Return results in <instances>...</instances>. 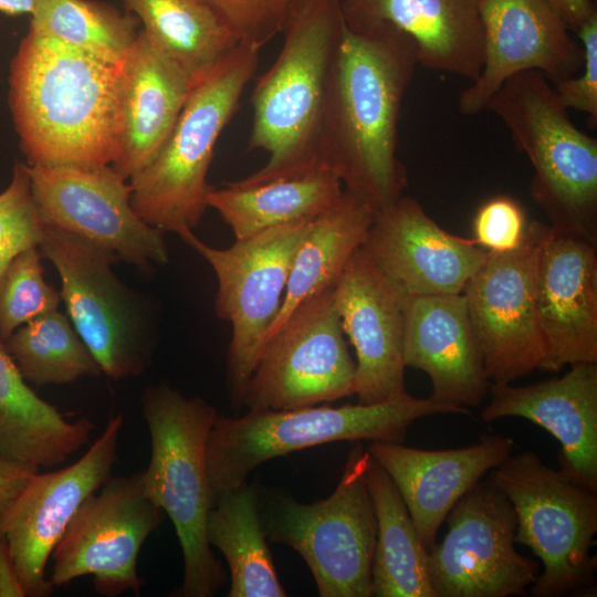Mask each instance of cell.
Instances as JSON below:
<instances>
[{"instance_id": "cell-1", "label": "cell", "mask_w": 597, "mask_h": 597, "mask_svg": "<svg viewBox=\"0 0 597 597\" xmlns=\"http://www.w3.org/2000/svg\"><path fill=\"white\" fill-rule=\"evenodd\" d=\"M345 22V21H344ZM418 64L411 38L391 24H346L334 60L318 140V163L346 192L378 212L407 185L397 157L404 96Z\"/></svg>"}, {"instance_id": "cell-2", "label": "cell", "mask_w": 597, "mask_h": 597, "mask_svg": "<svg viewBox=\"0 0 597 597\" xmlns=\"http://www.w3.org/2000/svg\"><path fill=\"white\" fill-rule=\"evenodd\" d=\"M119 65L28 31L9 76V107L28 165H112Z\"/></svg>"}, {"instance_id": "cell-3", "label": "cell", "mask_w": 597, "mask_h": 597, "mask_svg": "<svg viewBox=\"0 0 597 597\" xmlns=\"http://www.w3.org/2000/svg\"><path fill=\"white\" fill-rule=\"evenodd\" d=\"M345 22L341 0H295L283 45L252 91L248 149L265 165L243 178L259 182L322 166L318 140L327 90Z\"/></svg>"}, {"instance_id": "cell-4", "label": "cell", "mask_w": 597, "mask_h": 597, "mask_svg": "<svg viewBox=\"0 0 597 597\" xmlns=\"http://www.w3.org/2000/svg\"><path fill=\"white\" fill-rule=\"evenodd\" d=\"M260 49L239 43L196 82L169 136L128 181L132 206L147 224L184 241L198 227L213 190L207 175L216 144L253 80Z\"/></svg>"}, {"instance_id": "cell-5", "label": "cell", "mask_w": 597, "mask_h": 597, "mask_svg": "<svg viewBox=\"0 0 597 597\" xmlns=\"http://www.w3.org/2000/svg\"><path fill=\"white\" fill-rule=\"evenodd\" d=\"M438 413L471 415L468 408L411 395L373 405L249 409L241 417L217 413L206 448L212 504L218 494L241 485L271 459L337 441L402 443L413 421Z\"/></svg>"}, {"instance_id": "cell-6", "label": "cell", "mask_w": 597, "mask_h": 597, "mask_svg": "<svg viewBox=\"0 0 597 597\" xmlns=\"http://www.w3.org/2000/svg\"><path fill=\"white\" fill-rule=\"evenodd\" d=\"M151 454L142 472L147 496L170 517L184 557L179 595L210 597L227 575L206 535L212 506L206 448L217 410L206 400L187 398L166 384L145 388L142 396Z\"/></svg>"}, {"instance_id": "cell-7", "label": "cell", "mask_w": 597, "mask_h": 597, "mask_svg": "<svg viewBox=\"0 0 597 597\" xmlns=\"http://www.w3.org/2000/svg\"><path fill=\"white\" fill-rule=\"evenodd\" d=\"M534 168L530 193L555 231L596 243L597 139L578 129L553 84L537 71L506 80L486 108Z\"/></svg>"}, {"instance_id": "cell-8", "label": "cell", "mask_w": 597, "mask_h": 597, "mask_svg": "<svg viewBox=\"0 0 597 597\" xmlns=\"http://www.w3.org/2000/svg\"><path fill=\"white\" fill-rule=\"evenodd\" d=\"M369 453L356 441L334 492L301 503L272 488H256L268 541L295 549L320 596L370 597L377 523L366 483Z\"/></svg>"}, {"instance_id": "cell-9", "label": "cell", "mask_w": 597, "mask_h": 597, "mask_svg": "<svg viewBox=\"0 0 597 597\" xmlns=\"http://www.w3.org/2000/svg\"><path fill=\"white\" fill-rule=\"evenodd\" d=\"M489 479L509 498L516 514L515 542L541 561L528 593L535 597L593 595L597 492L554 469L533 451L511 454Z\"/></svg>"}, {"instance_id": "cell-10", "label": "cell", "mask_w": 597, "mask_h": 597, "mask_svg": "<svg viewBox=\"0 0 597 597\" xmlns=\"http://www.w3.org/2000/svg\"><path fill=\"white\" fill-rule=\"evenodd\" d=\"M38 248L56 269L69 318L102 373L114 380L140 375L153 352L148 321L137 295L113 272L115 260L49 224Z\"/></svg>"}, {"instance_id": "cell-11", "label": "cell", "mask_w": 597, "mask_h": 597, "mask_svg": "<svg viewBox=\"0 0 597 597\" xmlns=\"http://www.w3.org/2000/svg\"><path fill=\"white\" fill-rule=\"evenodd\" d=\"M314 219L266 229L235 240L227 249L210 247L195 233L185 241L206 259L217 276L214 310L232 326L228 379L237 401L279 314L293 258Z\"/></svg>"}, {"instance_id": "cell-12", "label": "cell", "mask_w": 597, "mask_h": 597, "mask_svg": "<svg viewBox=\"0 0 597 597\" xmlns=\"http://www.w3.org/2000/svg\"><path fill=\"white\" fill-rule=\"evenodd\" d=\"M443 540L428 551L436 597L526 596L540 563L515 548L516 514L490 479L478 481L446 517Z\"/></svg>"}, {"instance_id": "cell-13", "label": "cell", "mask_w": 597, "mask_h": 597, "mask_svg": "<svg viewBox=\"0 0 597 597\" xmlns=\"http://www.w3.org/2000/svg\"><path fill=\"white\" fill-rule=\"evenodd\" d=\"M327 290L295 308L268 341L237 404L289 410L354 395L353 360Z\"/></svg>"}, {"instance_id": "cell-14", "label": "cell", "mask_w": 597, "mask_h": 597, "mask_svg": "<svg viewBox=\"0 0 597 597\" xmlns=\"http://www.w3.org/2000/svg\"><path fill=\"white\" fill-rule=\"evenodd\" d=\"M547 224H527L509 252L486 251L462 294L491 383L511 384L540 369L546 344L536 310V262Z\"/></svg>"}, {"instance_id": "cell-15", "label": "cell", "mask_w": 597, "mask_h": 597, "mask_svg": "<svg viewBox=\"0 0 597 597\" xmlns=\"http://www.w3.org/2000/svg\"><path fill=\"white\" fill-rule=\"evenodd\" d=\"M27 169L46 224L85 240L115 261L143 270L168 262L164 232L135 212L130 184L112 165L84 168L27 164Z\"/></svg>"}, {"instance_id": "cell-16", "label": "cell", "mask_w": 597, "mask_h": 597, "mask_svg": "<svg viewBox=\"0 0 597 597\" xmlns=\"http://www.w3.org/2000/svg\"><path fill=\"white\" fill-rule=\"evenodd\" d=\"M161 510L147 496L142 472L108 479L76 511L52 552L53 587L93 576L95 590L107 597L139 594L140 548L158 527Z\"/></svg>"}, {"instance_id": "cell-17", "label": "cell", "mask_w": 597, "mask_h": 597, "mask_svg": "<svg viewBox=\"0 0 597 597\" xmlns=\"http://www.w3.org/2000/svg\"><path fill=\"white\" fill-rule=\"evenodd\" d=\"M123 423L122 413L109 417L103 433L76 462L34 473L0 515V536L25 597L51 595L49 557L83 502L111 478Z\"/></svg>"}, {"instance_id": "cell-18", "label": "cell", "mask_w": 597, "mask_h": 597, "mask_svg": "<svg viewBox=\"0 0 597 597\" xmlns=\"http://www.w3.org/2000/svg\"><path fill=\"white\" fill-rule=\"evenodd\" d=\"M483 65L480 75L462 90L459 112L481 113L502 84L525 71L542 73L552 84L577 74L582 45L547 0H482Z\"/></svg>"}, {"instance_id": "cell-19", "label": "cell", "mask_w": 597, "mask_h": 597, "mask_svg": "<svg viewBox=\"0 0 597 597\" xmlns=\"http://www.w3.org/2000/svg\"><path fill=\"white\" fill-rule=\"evenodd\" d=\"M407 298L362 247L334 287V306L356 353L354 395L358 404L410 396L405 385L404 359Z\"/></svg>"}, {"instance_id": "cell-20", "label": "cell", "mask_w": 597, "mask_h": 597, "mask_svg": "<svg viewBox=\"0 0 597 597\" xmlns=\"http://www.w3.org/2000/svg\"><path fill=\"white\" fill-rule=\"evenodd\" d=\"M362 249L408 296L461 294L486 255L407 196L375 213Z\"/></svg>"}, {"instance_id": "cell-21", "label": "cell", "mask_w": 597, "mask_h": 597, "mask_svg": "<svg viewBox=\"0 0 597 597\" xmlns=\"http://www.w3.org/2000/svg\"><path fill=\"white\" fill-rule=\"evenodd\" d=\"M536 310L546 344L540 370L597 363L596 243L547 226L536 262Z\"/></svg>"}, {"instance_id": "cell-22", "label": "cell", "mask_w": 597, "mask_h": 597, "mask_svg": "<svg viewBox=\"0 0 597 597\" xmlns=\"http://www.w3.org/2000/svg\"><path fill=\"white\" fill-rule=\"evenodd\" d=\"M515 448L512 438L484 433L468 447L427 450L398 442H371L368 452L394 481L428 551L460 498Z\"/></svg>"}, {"instance_id": "cell-23", "label": "cell", "mask_w": 597, "mask_h": 597, "mask_svg": "<svg viewBox=\"0 0 597 597\" xmlns=\"http://www.w3.org/2000/svg\"><path fill=\"white\" fill-rule=\"evenodd\" d=\"M481 418L521 417L559 443V469L597 492V363H577L559 378L525 386L491 383Z\"/></svg>"}, {"instance_id": "cell-24", "label": "cell", "mask_w": 597, "mask_h": 597, "mask_svg": "<svg viewBox=\"0 0 597 597\" xmlns=\"http://www.w3.org/2000/svg\"><path fill=\"white\" fill-rule=\"evenodd\" d=\"M404 359L429 376V398L438 404L476 407L489 396L491 381L462 293L408 296Z\"/></svg>"}, {"instance_id": "cell-25", "label": "cell", "mask_w": 597, "mask_h": 597, "mask_svg": "<svg viewBox=\"0 0 597 597\" xmlns=\"http://www.w3.org/2000/svg\"><path fill=\"white\" fill-rule=\"evenodd\" d=\"M140 29L119 65L113 168L129 179L156 155L192 87Z\"/></svg>"}, {"instance_id": "cell-26", "label": "cell", "mask_w": 597, "mask_h": 597, "mask_svg": "<svg viewBox=\"0 0 597 597\" xmlns=\"http://www.w3.org/2000/svg\"><path fill=\"white\" fill-rule=\"evenodd\" d=\"M482 0H341L345 24L388 23L411 38L418 64L473 82L483 65Z\"/></svg>"}, {"instance_id": "cell-27", "label": "cell", "mask_w": 597, "mask_h": 597, "mask_svg": "<svg viewBox=\"0 0 597 597\" xmlns=\"http://www.w3.org/2000/svg\"><path fill=\"white\" fill-rule=\"evenodd\" d=\"M345 189L338 176L325 166L265 181L243 179L213 188L208 207L228 224L235 240L302 219H312L334 207Z\"/></svg>"}, {"instance_id": "cell-28", "label": "cell", "mask_w": 597, "mask_h": 597, "mask_svg": "<svg viewBox=\"0 0 597 597\" xmlns=\"http://www.w3.org/2000/svg\"><path fill=\"white\" fill-rule=\"evenodd\" d=\"M94 425L67 420L27 384L0 341V453L36 468H53L87 443Z\"/></svg>"}, {"instance_id": "cell-29", "label": "cell", "mask_w": 597, "mask_h": 597, "mask_svg": "<svg viewBox=\"0 0 597 597\" xmlns=\"http://www.w3.org/2000/svg\"><path fill=\"white\" fill-rule=\"evenodd\" d=\"M375 213L345 191L334 207L314 219L293 258L282 305L264 346L302 303L335 287L348 261L364 244Z\"/></svg>"}, {"instance_id": "cell-30", "label": "cell", "mask_w": 597, "mask_h": 597, "mask_svg": "<svg viewBox=\"0 0 597 597\" xmlns=\"http://www.w3.org/2000/svg\"><path fill=\"white\" fill-rule=\"evenodd\" d=\"M366 483L377 523L373 596L436 597L428 574V549L394 481L370 454Z\"/></svg>"}, {"instance_id": "cell-31", "label": "cell", "mask_w": 597, "mask_h": 597, "mask_svg": "<svg viewBox=\"0 0 597 597\" xmlns=\"http://www.w3.org/2000/svg\"><path fill=\"white\" fill-rule=\"evenodd\" d=\"M206 535L228 563L229 597L286 596L261 523L256 486L244 482L218 494L207 516Z\"/></svg>"}, {"instance_id": "cell-32", "label": "cell", "mask_w": 597, "mask_h": 597, "mask_svg": "<svg viewBox=\"0 0 597 597\" xmlns=\"http://www.w3.org/2000/svg\"><path fill=\"white\" fill-rule=\"evenodd\" d=\"M149 40L195 84L239 41L203 0H121Z\"/></svg>"}, {"instance_id": "cell-33", "label": "cell", "mask_w": 597, "mask_h": 597, "mask_svg": "<svg viewBox=\"0 0 597 597\" xmlns=\"http://www.w3.org/2000/svg\"><path fill=\"white\" fill-rule=\"evenodd\" d=\"M30 32L121 64L137 34V18L95 0H36Z\"/></svg>"}, {"instance_id": "cell-34", "label": "cell", "mask_w": 597, "mask_h": 597, "mask_svg": "<svg viewBox=\"0 0 597 597\" xmlns=\"http://www.w3.org/2000/svg\"><path fill=\"white\" fill-rule=\"evenodd\" d=\"M23 378L34 385H64L102 373L97 362L59 310L18 327L4 342Z\"/></svg>"}, {"instance_id": "cell-35", "label": "cell", "mask_w": 597, "mask_h": 597, "mask_svg": "<svg viewBox=\"0 0 597 597\" xmlns=\"http://www.w3.org/2000/svg\"><path fill=\"white\" fill-rule=\"evenodd\" d=\"M39 248H30L8 264L0 277V341L18 327L57 310L60 292L46 283Z\"/></svg>"}, {"instance_id": "cell-36", "label": "cell", "mask_w": 597, "mask_h": 597, "mask_svg": "<svg viewBox=\"0 0 597 597\" xmlns=\"http://www.w3.org/2000/svg\"><path fill=\"white\" fill-rule=\"evenodd\" d=\"M46 223L35 203L25 163H17L0 192V277L20 252L39 247Z\"/></svg>"}, {"instance_id": "cell-37", "label": "cell", "mask_w": 597, "mask_h": 597, "mask_svg": "<svg viewBox=\"0 0 597 597\" xmlns=\"http://www.w3.org/2000/svg\"><path fill=\"white\" fill-rule=\"evenodd\" d=\"M221 18L239 43L261 49L281 33L295 0H203Z\"/></svg>"}, {"instance_id": "cell-38", "label": "cell", "mask_w": 597, "mask_h": 597, "mask_svg": "<svg viewBox=\"0 0 597 597\" xmlns=\"http://www.w3.org/2000/svg\"><path fill=\"white\" fill-rule=\"evenodd\" d=\"M526 228L521 203L507 196H496L478 209L472 239L486 251L509 252L522 243Z\"/></svg>"}, {"instance_id": "cell-39", "label": "cell", "mask_w": 597, "mask_h": 597, "mask_svg": "<svg viewBox=\"0 0 597 597\" xmlns=\"http://www.w3.org/2000/svg\"><path fill=\"white\" fill-rule=\"evenodd\" d=\"M584 54L582 73L553 84L559 102L588 116L591 128L597 126V11L576 31Z\"/></svg>"}, {"instance_id": "cell-40", "label": "cell", "mask_w": 597, "mask_h": 597, "mask_svg": "<svg viewBox=\"0 0 597 597\" xmlns=\"http://www.w3.org/2000/svg\"><path fill=\"white\" fill-rule=\"evenodd\" d=\"M39 470L0 453V515Z\"/></svg>"}, {"instance_id": "cell-41", "label": "cell", "mask_w": 597, "mask_h": 597, "mask_svg": "<svg viewBox=\"0 0 597 597\" xmlns=\"http://www.w3.org/2000/svg\"><path fill=\"white\" fill-rule=\"evenodd\" d=\"M562 17L569 30L578 28L596 12L591 0H547Z\"/></svg>"}, {"instance_id": "cell-42", "label": "cell", "mask_w": 597, "mask_h": 597, "mask_svg": "<svg viewBox=\"0 0 597 597\" xmlns=\"http://www.w3.org/2000/svg\"><path fill=\"white\" fill-rule=\"evenodd\" d=\"M0 597H25L6 541L0 536Z\"/></svg>"}, {"instance_id": "cell-43", "label": "cell", "mask_w": 597, "mask_h": 597, "mask_svg": "<svg viewBox=\"0 0 597 597\" xmlns=\"http://www.w3.org/2000/svg\"><path fill=\"white\" fill-rule=\"evenodd\" d=\"M36 0H0V12L7 15H22L33 12Z\"/></svg>"}]
</instances>
